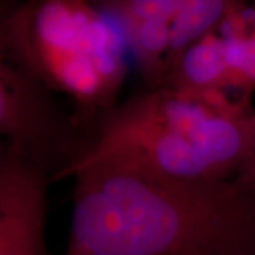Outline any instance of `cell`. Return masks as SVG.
I'll use <instances>...</instances> for the list:
<instances>
[{
  "label": "cell",
  "instance_id": "cell-2",
  "mask_svg": "<svg viewBox=\"0 0 255 255\" xmlns=\"http://www.w3.org/2000/svg\"><path fill=\"white\" fill-rule=\"evenodd\" d=\"M254 114L224 95L143 88L97 117L92 149L80 167L108 163L177 182H231Z\"/></svg>",
  "mask_w": 255,
  "mask_h": 255
},
{
  "label": "cell",
  "instance_id": "cell-8",
  "mask_svg": "<svg viewBox=\"0 0 255 255\" xmlns=\"http://www.w3.org/2000/svg\"><path fill=\"white\" fill-rule=\"evenodd\" d=\"M231 183L240 193L255 197V114L251 121L244 160Z\"/></svg>",
  "mask_w": 255,
  "mask_h": 255
},
{
  "label": "cell",
  "instance_id": "cell-4",
  "mask_svg": "<svg viewBox=\"0 0 255 255\" xmlns=\"http://www.w3.org/2000/svg\"><path fill=\"white\" fill-rule=\"evenodd\" d=\"M81 122L43 82L0 60V132L51 183L73 177L91 152Z\"/></svg>",
  "mask_w": 255,
  "mask_h": 255
},
{
  "label": "cell",
  "instance_id": "cell-5",
  "mask_svg": "<svg viewBox=\"0 0 255 255\" xmlns=\"http://www.w3.org/2000/svg\"><path fill=\"white\" fill-rule=\"evenodd\" d=\"M117 24L143 88L164 87L182 55L227 14L230 0L94 1Z\"/></svg>",
  "mask_w": 255,
  "mask_h": 255
},
{
  "label": "cell",
  "instance_id": "cell-3",
  "mask_svg": "<svg viewBox=\"0 0 255 255\" xmlns=\"http://www.w3.org/2000/svg\"><path fill=\"white\" fill-rule=\"evenodd\" d=\"M1 61L70 97L82 122L118 104L128 73V46L117 24L94 1L3 3Z\"/></svg>",
  "mask_w": 255,
  "mask_h": 255
},
{
  "label": "cell",
  "instance_id": "cell-6",
  "mask_svg": "<svg viewBox=\"0 0 255 255\" xmlns=\"http://www.w3.org/2000/svg\"><path fill=\"white\" fill-rule=\"evenodd\" d=\"M50 177L6 145L0 155V255H50L46 243Z\"/></svg>",
  "mask_w": 255,
  "mask_h": 255
},
{
  "label": "cell",
  "instance_id": "cell-7",
  "mask_svg": "<svg viewBox=\"0 0 255 255\" xmlns=\"http://www.w3.org/2000/svg\"><path fill=\"white\" fill-rule=\"evenodd\" d=\"M216 28L224 44L233 92L237 100L251 105L255 91V3L233 1Z\"/></svg>",
  "mask_w": 255,
  "mask_h": 255
},
{
  "label": "cell",
  "instance_id": "cell-1",
  "mask_svg": "<svg viewBox=\"0 0 255 255\" xmlns=\"http://www.w3.org/2000/svg\"><path fill=\"white\" fill-rule=\"evenodd\" d=\"M65 255H255V197L94 163L73 176Z\"/></svg>",
  "mask_w": 255,
  "mask_h": 255
}]
</instances>
